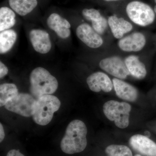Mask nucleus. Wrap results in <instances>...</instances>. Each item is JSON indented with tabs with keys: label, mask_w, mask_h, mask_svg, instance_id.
Segmentation results:
<instances>
[{
	"label": "nucleus",
	"mask_w": 156,
	"mask_h": 156,
	"mask_svg": "<svg viewBox=\"0 0 156 156\" xmlns=\"http://www.w3.org/2000/svg\"><path fill=\"white\" fill-rule=\"evenodd\" d=\"M87 126L83 122L79 120L72 121L60 143L62 151L69 154L83 151L87 144Z\"/></svg>",
	"instance_id": "obj_1"
},
{
	"label": "nucleus",
	"mask_w": 156,
	"mask_h": 156,
	"mask_svg": "<svg viewBox=\"0 0 156 156\" xmlns=\"http://www.w3.org/2000/svg\"><path fill=\"white\" fill-rule=\"evenodd\" d=\"M30 93L36 99L54 93L58 83L54 76L44 68L37 67L33 70L30 76Z\"/></svg>",
	"instance_id": "obj_2"
},
{
	"label": "nucleus",
	"mask_w": 156,
	"mask_h": 156,
	"mask_svg": "<svg viewBox=\"0 0 156 156\" xmlns=\"http://www.w3.org/2000/svg\"><path fill=\"white\" fill-rule=\"evenodd\" d=\"M61 103L58 98L51 95H45L37 99L33 119L37 124L48 125L54 113L59 109Z\"/></svg>",
	"instance_id": "obj_3"
},
{
	"label": "nucleus",
	"mask_w": 156,
	"mask_h": 156,
	"mask_svg": "<svg viewBox=\"0 0 156 156\" xmlns=\"http://www.w3.org/2000/svg\"><path fill=\"white\" fill-rule=\"evenodd\" d=\"M131 106L125 102L114 100L107 101L104 105V113L108 119L115 122V125L120 128H126L129 124V116Z\"/></svg>",
	"instance_id": "obj_4"
},
{
	"label": "nucleus",
	"mask_w": 156,
	"mask_h": 156,
	"mask_svg": "<svg viewBox=\"0 0 156 156\" xmlns=\"http://www.w3.org/2000/svg\"><path fill=\"white\" fill-rule=\"evenodd\" d=\"M126 12L133 22L141 26L151 24L155 17L154 12L150 6L138 1L129 3L126 7Z\"/></svg>",
	"instance_id": "obj_5"
},
{
	"label": "nucleus",
	"mask_w": 156,
	"mask_h": 156,
	"mask_svg": "<svg viewBox=\"0 0 156 156\" xmlns=\"http://www.w3.org/2000/svg\"><path fill=\"white\" fill-rule=\"evenodd\" d=\"M36 100L30 94L19 93L6 103L5 108L23 116L30 117L34 114Z\"/></svg>",
	"instance_id": "obj_6"
},
{
	"label": "nucleus",
	"mask_w": 156,
	"mask_h": 156,
	"mask_svg": "<svg viewBox=\"0 0 156 156\" xmlns=\"http://www.w3.org/2000/svg\"><path fill=\"white\" fill-rule=\"evenodd\" d=\"M99 66L105 71L119 79H126L130 74L125 62L118 56L104 58L99 62Z\"/></svg>",
	"instance_id": "obj_7"
},
{
	"label": "nucleus",
	"mask_w": 156,
	"mask_h": 156,
	"mask_svg": "<svg viewBox=\"0 0 156 156\" xmlns=\"http://www.w3.org/2000/svg\"><path fill=\"white\" fill-rule=\"evenodd\" d=\"M76 34L78 38L89 48H98L103 44V40L99 34L87 23L79 25L76 30Z\"/></svg>",
	"instance_id": "obj_8"
},
{
	"label": "nucleus",
	"mask_w": 156,
	"mask_h": 156,
	"mask_svg": "<svg viewBox=\"0 0 156 156\" xmlns=\"http://www.w3.org/2000/svg\"><path fill=\"white\" fill-rule=\"evenodd\" d=\"M30 40L34 50L41 54H47L52 47L49 34L39 29L32 30L30 32Z\"/></svg>",
	"instance_id": "obj_9"
},
{
	"label": "nucleus",
	"mask_w": 156,
	"mask_h": 156,
	"mask_svg": "<svg viewBox=\"0 0 156 156\" xmlns=\"http://www.w3.org/2000/svg\"><path fill=\"white\" fill-rule=\"evenodd\" d=\"M131 147L145 156H156V144L147 136L136 134L129 140Z\"/></svg>",
	"instance_id": "obj_10"
},
{
	"label": "nucleus",
	"mask_w": 156,
	"mask_h": 156,
	"mask_svg": "<svg viewBox=\"0 0 156 156\" xmlns=\"http://www.w3.org/2000/svg\"><path fill=\"white\" fill-rule=\"evenodd\" d=\"M87 82L90 90L96 92L101 91L105 92H111L113 86L108 76L100 72L92 74L87 78Z\"/></svg>",
	"instance_id": "obj_11"
},
{
	"label": "nucleus",
	"mask_w": 156,
	"mask_h": 156,
	"mask_svg": "<svg viewBox=\"0 0 156 156\" xmlns=\"http://www.w3.org/2000/svg\"><path fill=\"white\" fill-rule=\"evenodd\" d=\"M47 24L50 29L54 31L61 38L67 39L70 35V23L58 14H50L47 19Z\"/></svg>",
	"instance_id": "obj_12"
},
{
	"label": "nucleus",
	"mask_w": 156,
	"mask_h": 156,
	"mask_svg": "<svg viewBox=\"0 0 156 156\" xmlns=\"http://www.w3.org/2000/svg\"><path fill=\"white\" fill-rule=\"evenodd\" d=\"M145 37L140 33L136 32L121 38L119 46L121 50L126 52H137L145 46Z\"/></svg>",
	"instance_id": "obj_13"
},
{
	"label": "nucleus",
	"mask_w": 156,
	"mask_h": 156,
	"mask_svg": "<svg viewBox=\"0 0 156 156\" xmlns=\"http://www.w3.org/2000/svg\"><path fill=\"white\" fill-rule=\"evenodd\" d=\"M113 85L116 95L120 98L127 101H135L138 92L135 87L117 78L113 79Z\"/></svg>",
	"instance_id": "obj_14"
},
{
	"label": "nucleus",
	"mask_w": 156,
	"mask_h": 156,
	"mask_svg": "<svg viewBox=\"0 0 156 156\" xmlns=\"http://www.w3.org/2000/svg\"><path fill=\"white\" fill-rule=\"evenodd\" d=\"M82 14L85 19L92 22V28L98 34H102L105 32L108 21L98 10L93 9H84Z\"/></svg>",
	"instance_id": "obj_15"
},
{
	"label": "nucleus",
	"mask_w": 156,
	"mask_h": 156,
	"mask_svg": "<svg viewBox=\"0 0 156 156\" xmlns=\"http://www.w3.org/2000/svg\"><path fill=\"white\" fill-rule=\"evenodd\" d=\"M108 21L112 33L117 39L122 38L124 34L130 32L133 28L131 23L123 18L110 16Z\"/></svg>",
	"instance_id": "obj_16"
},
{
	"label": "nucleus",
	"mask_w": 156,
	"mask_h": 156,
	"mask_svg": "<svg viewBox=\"0 0 156 156\" xmlns=\"http://www.w3.org/2000/svg\"><path fill=\"white\" fill-rule=\"evenodd\" d=\"M125 63L128 71L134 77L139 80L145 77L147 70L145 65L135 56H128L125 59Z\"/></svg>",
	"instance_id": "obj_17"
},
{
	"label": "nucleus",
	"mask_w": 156,
	"mask_h": 156,
	"mask_svg": "<svg viewBox=\"0 0 156 156\" xmlns=\"http://www.w3.org/2000/svg\"><path fill=\"white\" fill-rule=\"evenodd\" d=\"M12 10L21 16L27 15L37 7V0H9Z\"/></svg>",
	"instance_id": "obj_18"
},
{
	"label": "nucleus",
	"mask_w": 156,
	"mask_h": 156,
	"mask_svg": "<svg viewBox=\"0 0 156 156\" xmlns=\"http://www.w3.org/2000/svg\"><path fill=\"white\" fill-rule=\"evenodd\" d=\"M17 38V33L12 29L7 30L0 33V53L5 54L13 48Z\"/></svg>",
	"instance_id": "obj_19"
},
{
	"label": "nucleus",
	"mask_w": 156,
	"mask_h": 156,
	"mask_svg": "<svg viewBox=\"0 0 156 156\" xmlns=\"http://www.w3.org/2000/svg\"><path fill=\"white\" fill-rule=\"evenodd\" d=\"M16 22V15L14 11L6 7L0 9V31L10 29Z\"/></svg>",
	"instance_id": "obj_20"
},
{
	"label": "nucleus",
	"mask_w": 156,
	"mask_h": 156,
	"mask_svg": "<svg viewBox=\"0 0 156 156\" xmlns=\"http://www.w3.org/2000/svg\"><path fill=\"white\" fill-rule=\"evenodd\" d=\"M18 94V89L15 84H1L0 86V106L2 107L5 105L8 101Z\"/></svg>",
	"instance_id": "obj_21"
},
{
	"label": "nucleus",
	"mask_w": 156,
	"mask_h": 156,
	"mask_svg": "<svg viewBox=\"0 0 156 156\" xmlns=\"http://www.w3.org/2000/svg\"><path fill=\"white\" fill-rule=\"evenodd\" d=\"M105 151L109 156H133L130 149L125 145L112 144L107 147Z\"/></svg>",
	"instance_id": "obj_22"
},
{
	"label": "nucleus",
	"mask_w": 156,
	"mask_h": 156,
	"mask_svg": "<svg viewBox=\"0 0 156 156\" xmlns=\"http://www.w3.org/2000/svg\"><path fill=\"white\" fill-rule=\"evenodd\" d=\"M9 69L8 67L2 62H0V78L2 79L8 73Z\"/></svg>",
	"instance_id": "obj_23"
},
{
	"label": "nucleus",
	"mask_w": 156,
	"mask_h": 156,
	"mask_svg": "<svg viewBox=\"0 0 156 156\" xmlns=\"http://www.w3.org/2000/svg\"><path fill=\"white\" fill-rule=\"evenodd\" d=\"M6 156H24V155L16 150H11L9 151Z\"/></svg>",
	"instance_id": "obj_24"
},
{
	"label": "nucleus",
	"mask_w": 156,
	"mask_h": 156,
	"mask_svg": "<svg viewBox=\"0 0 156 156\" xmlns=\"http://www.w3.org/2000/svg\"><path fill=\"white\" fill-rule=\"evenodd\" d=\"M5 137V133L2 124H0V142H2Z\"/></svg>",
	"instance_id": "obj_25"
},
{
	"label": "nucleus",
	"mask_w": 156,
	"mask_h": 156,
	"mask_svg": "<svg viewBox=\"0 0 156 156\" xmlns=\"http://www.w3.org/2000/svg\"><path fill=\"white\" fill-rule=\"evenodd\" d=\"M104 1L107 2H113V1H119V0H104Z\"/></svg>",
	"instance_id": "obj_26"
},
{
	"label": "nucleus",
	"mask_w": 156,
	"mask_h": 156,
	"mask_svg": "<svg viewBox=\"0 0 156 156\" xmlns=\"http://www.w3.org/2000/svg\"><path fill=\"white\" fill-rule=\"evenodd\" d=\"M154 1H155V3H156V0H154ZM154 11H155V12L156 14V5L155 6V7H154Z\"/></svg>",
	"instance_id": "obj_27"
},
{
	"label": "nucleus",
	"mask_w": 156,
	"mask_h": 156,
	"mask_svg": "<svg viewBox=\"0 0 156 156\" xmlns=\"http://www.w3.org/2000/svg\"><path fill=\"white\" fill-rule=\"evenodd\" d=\"M134 156H142L141 155H140L138 154H137L135 155Z\"/></svg>",
	"instance_id": "obj_28"
}]
</instances>
